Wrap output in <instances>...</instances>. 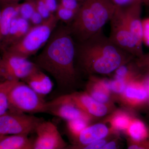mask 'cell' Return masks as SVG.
<instances>
[{
    "instance_id": "52a82bcc",
    "label": "cell",
    "mask_w": 149,
    "mask_h": 149,
    "mask_svg": "<svg viewBox=\"0 0 149 149\" xmlns=\"http://www.w3.org/2000/svg\"><path fill=\"white\" fill-rule=\"evenodd\" d=\"M110 22V40L123 50L139 58L140 55L126 24L122 8L116 6Z\"/></svg>"
},
{
    "instance_id": "30bf717a",
    "label": "cell",
    "mask_w": 149,
    "mask_h": 149,
    "mask_svg": "<svg viewBox=\"0 0 149 149\" xmlns=\"http://www.w3.org/2000/svg\"><path fill=\"white\" fill-rule=\"evenodd\" d=\"M67 121L83 118L92 121L93 119L72 101L69 94L63 95L47 103V112Z\"/></svg>"
},
{
    "instance_id": "5bb4252c",
    "label": "cell",
    "mask_w": 149,
    "mask_h": 149,
    "mask_svg": "<svg viewBox=\"0 0 149 149\" xmlns=\"http://www.w3.org/2000/svg\"><path fill=\"white\" fill-rule=\"evenodd\" d=\"M111 133L105 123L90 125L73 139V149H81L93 142L106 138Z\"/></svg>"
},
{
    "instance_id": "484cf974",
    "label": "cell",
    "mask_w": 149,
    "mask_h": 149,
    "mask_svg": "<svg viewBox=\"0 0 149 149\" xmlns=\"http://www.w3.org/2000/svg\"><path fill=\"white\" fill-rule=\"evenodd\" d=\"M135 61L146 78L149 77V53L144 54L140 58H136Z\"/></svg>"
},
{
    "instance_id": "ac0fdd59",
    "label": "cell",
    "mask_w": 149,
    "mask_h": 149,
    "mask_svg": "<svg viewBox=\"0 0 149 149\" xmlns=\"http://www.w3.org/2000/svg\"><path fill=\"white\" fill-rule=\"evenodd\" d=\"M135 113L123 108L116 109L105 117L104 122L108 123L112 134H119L120 132H124L130 125L133 118L135 116Z\"/></svg>"
},
{
    "instance_id": "2e32d148",
    "label": "cell",
    "mask_w": 149,
    "mask_h": 149,
    "mask_svg": "<svg viewBox=\"0 0 149 149\" xmlns=\"http://www.w3.org/2000/svg\"><path fill=\"white\" fill-rule=\"evenodd\" d=\"M22 81L43 97L50 93L53 88V83L50 78L37 66Z\"/></svg>"
},
{
    "instance_id": "8992f818",
    "label": "cell",
    "mask_w": 149,
    "mask_h": 149,
    "mask_svg": "<svg viewBox=\"0 0 149 149\" xmlns=\"http://www.w3.org/2000/svg\"><path fill=\"white\" fill-rule=\"evenodd\" d=\"M42 118L21 113L8 111L0 116V136L28 135L35 131Z\"/></svg>"
},
{
    "instance_id": "4fadbf2b",
    "label": "cell",
    "mask_w": 149,
    "mask_h": 149,
    "mask_svg": "<svg viewBox=\"0 0 149 149\" xmlns=\"http://www.w3.org/2000/svg\"><path fill=\"white\" fill-rule=\"evenodd\" d=\"M143 6V5L141 3H136L125 7H121L126 24L136 45L140 58L144 54L143 49V21L141 19Z\"/></svg>"
},
{
    "instance_id": "d4e9b609",
    "label": "cell",
    "mask_w": 149,
    "mask_h": 149,
    "mask_svg": "<svg viewBox=\"0 0 149 149\" xmlns=\"http://www.w3.org/2000/svg\"><path fill=\"white\" fill-rule=\"evenodd\" d=\"M55 13L59 20L69 24L74 19L77 12L65 8L58 4Z\"/></svg>"
},
{
    "instance_id": "9a60e30c",
    "label": "cell",
    "mask_w": 149,
    "mask_h": 149,
    "mask_svg": "<svg viewBox=\"0 0 149 149\" xmlns=\"http://www.w3.org/2000/svg\"><path fill=\"white\" fill-rule=\"evenodd\" d=\"M85 89V92L97 101L115 106V99L108 88L105 79L99 78L96 75L89 76Z\"/></svg>"
},
{
    "instance_id": "e0dca14e",
    "label": "cell",
    "mask_w": 149,
    "mask_h": 149,
    "mask_svg": "<svg viewBox=\"0 0 149 149\" xmlns=\"http://www.w3.org/2000/svg\"><path fill=\"white\" fill-rule=\"evenodd\" d=\"M31 27L29 20L19 15L15 17L12 20L8 35L0 44L1 49L4 51L21 40Z\"/></svg>"
},
{
    "instance_id": "4dcf8cb0",
    "label": "cell",
    "mask_w": 149,
    "mask_h": 149,
    "mask_svg": "<svg viewBox=\"0 0 149 149\" xmlns=\"http://www.w3.org/2000/svg\"><path fill=\"white\" fill-rule=\"evenodd\" d=\"M44 20L45 19L43 18L42 16L36 10L32 14L31 17L29 18V21L33 24V26H36L41 24Z\"/></svg>"
},
{
    "instance_id": "83f0119b",
    "label": "cell",
    "mask_w": 149,
    "mask_h": 149,
    "mask_svg": "<svg viewBox=\"0 0 149 149\" xmlns=\"http://www.w3.org/2000/svg\"><path fill=\"white\" fill-rule=\"evenodd\" d=\"M36 6V10L41 15L44 19L49 18L51 15V13L47 8L44 0H34Z\"/></svg>"
},
{
    "instance_id": "4316f807",
    "label": "cell",
    "mask_w": 149,
    "mask_h": 149,
    "mask_svg": "<svg viewBox=\"0 0 149 149\" xmlns=\"http://www.w3.org/2000/svg\"><path fill=\"white\" fill-rule=\"evenodd\" d=\"M116 6L125 7L135 4L141 3L143 5L149 6V0H111Z\"/></svg>"
},
{
    "instance_id": "277c9868",
    "label": "cell",
    "mask_w": 149,
    "mask_h": 149,
    "mask_svg": "<svg viewBox=\"0 0 149 149\" xmlns=\"http://www.w3.org/2000/svg\"><path fill=\"white\" fill-rule=\"evenodd\" d=\"M58 21L55 14H52L41 24L31 27L21 40L3 51L28 59L45 46L57 27Z\"/></svg>"
},
{
    "instance_id": "9c48e42d",
    "label": "cell",
    "mask_w": 149,
    "mask_h": 149,
    "mask_svg": "<svg viewBox=\"0 0 149 149\" xmlns=\"http://www.w3.org/2000/svg\"><path fill=\"white\" fill-rule=\"evenodd\" d=\"M2 75L4 80L23 81L37 67L33 62L7 51L1 58Z\"/></svg>"
},
{
    "instance_id": "603a6c76",
    "label": "cell",
    "mask_w": 149,
    "mask_h": 149,
    "mask_svg": "<svg viewBox=\"0 0 149 149\" xmlns=\"http://www.w3.org/2000/svg\"><path fill=\"white\" fill-rule=\"evenodd\" d=\"M67 122L68 129L73 139L78 136L83 129L90 125L91 121L83 118H78Z\"/></svg>"
},
{
    "instance_id": "44dd1931",
    "label": "cell",
    "mask_w": 149,
    "mask_h": 149,
    "mask_svg": "<svg viewBox=\"0 0 149 149\" xmlns=\"http://www.w3.org/2000/svg\"><path fill=\"white\" fill-rule=\"evenodd\" d=\"M23 134L3 136L0 138V149H33L34 141Z\"/></svg>"
},
{
    "instance_id": "8d00e7d4",
    "label": "cell",
    "mask_w": 149,
    "mask_h": 149,
    "mask_svg": "<svg viewBox=\"0 0 149 149\" xmlns=\"http://www.w3.org/2000/svg\"><path fill=\"white\" fill-rule=\"evenodd\" d=\"M1 10H0V19H1Z\"/></svg>"
},
{
    "instance_id": "5b68a950",
    "label": "cell",
    "mask_w": 149,
    "mask_h": 149,
    "mask_svg": "<svg viewBox=\"0 0 149 149\" xmlns=\"http://www.w3.org/2000/svg\"><path fill=\"white\" fill-rule=\"evenodd\" d=\"M44 97L22 81H17L9 95L8 111L24 113L47 112Z\"/></svg>"
},
{
    "instance_id": "f1b7e54d",
    "label": "cell",
    "mask_w": 149,
    "mask_h": 149,
    "mask_svg": "<svg viewBox=\"0 0 149 149\" xmlns=\"http://www.w3.org/2000/svg\"><path fill=\"white\" fill-rule=\"evenodd\" d=\"M80 2L78 0H60L59 4L65 8L77 12L81 5Z\"/></svg>"
},
{
    "instance_id": "7a4b0ae2",
    "label": "cell",
    "mask_w": 149,
    "mask_h": 149,
    "mask_svg": "<svg viewBox=\"0 0 149 149\" xmlns=\"http://www.w3.org/2000/svg\"><path fill=\"white\" fill-rule=\"evenodd\" d=\"M135 57L116 45L103 30L85 41L75 42V63L85 75H112Z\"/></svg>"
},
{
    "instance_id": "e575fe53",
    "label": "cell",
    "mask_w": 149,
    "mask_h": 149,
    "mask_svg": "<svg viewBox=\"0 0 149 149\" xmlns=\"http://www.w3.org/2000/svg\"><path fill=\"white\" fill-rule=\"evenodd\" d=\"M4 80L2 75V70H1V58H0V81H2L1 80Z\"/></svg>"
},
{
    "instance_id": "ffe728a7",
    "label": "cell",
    "mask_w": 149,
    "mask_h": 149,
    "mask_svg": "<svg viewBox=\"0 0 149 149\" xmlns=\"http://www.w3.org/2000/svg\"><path fill=\"white\" fill-rule=\"evenodd\" d=\"M19 3H13L3 6L0 19V44L8 35L12 20L18 16Z\"/></svg>"
},
{
    "instance_id": "6da1fadb",
    "label": "cell",
    "mask_w": 149,
    "mask_h": 149,
    "mask_svg": "<svg viewBox=\"0 0 149 149\" xmlns=\"http://www.w3.org/2000/svg\"><path fill=\"white\" fill-rule=\"evenodd\" d=\"M75 42L68 25L56 27L33 62L54 77L58 87L72 90L77 85Z\"/></svg>"
},
{
    "instance_id": "3957f363",
    "label": "cell",
    "mask_w": 149,
    "mask_h": 149,
    "mask_svg": "<svg viewBox=\"0 0 149 149\" xmlns=\"http://www.w3.org/2000/svg\"><path fill=\"white\" fill-rule=\"evenodd\" d=\"M111 0H84L74 19L68 24L75 42L85 41L103 30L113 15Z\"/></svg>"
},
{
    "instance_id": "d6a6232c",
    "label": "cell",
    "mask_w": 149,
    "mask_h": 149,
    "mask_svg": "<svg viewBox=\"0 0 149 149\" xmlns=\"http://www.w3.org/2000/svg\"><path fill=\"white\" fill-rule=\"evenodd\" d=\"M20 1L22 0H0V3L4 6L8 4L18 3L19 1ZM25 1H28V0H25Z\"/></svg>"
},
{
    "instance_id": "d6986e66",
    "label": "cell",
    "mask_w": 149,
    "mask_h": 149,
    "mask_svg": "<svg viewBox=\"0 0 149 149\" xmlns=\"http://www.w3.org/2000/svg\"><path fill=\"white\" fill-rule=\"evenodd\" d=\"M127 139L133 142H141L149 140V126L143 120L135 116L128 128L123 132Z\"/></svg>"
},
{
    "instance_id": "d590c367",
    "label": "cell",
    "mask_w": 149,
    "mask_h": 149,
    "mask_svg": "<svg viewBox=\"0 0 149 149\" xmlns=\"http://www.w3.org/2000/svg\"><path fill=\"white\" fill-rule=\"evenodd\" d=\"M80 2H83V1H84V0H78Z\"/></svg>"
},
{
    "instance_id": "836d02e7",
    "label": "cell",
    "mask_w": 149,
    "mask_h": 149,
    "mask_svg": "<svg viewBox=\"0 0 149 149\" xmlns=\"http://www.w3.org/2000/svg\"><path fill=\"white\" fill-rule=\"evenodd\" d=\"M146 81L147 83H148V87L149 91V77H148V78H147ZM144 110L146 111V112L147 116H148V117L149 118V97L148 102H147L146 106V108H145V109H144Z\"/></svg>"
},
{
    "instance_id": "f546056e",
    "label": "cell",
    "mask_w": 149,
    "mask_h": 149,
    "mask_svg": "<svg viewBox=\"0 0 149 149\" xmlns=\"http://www.w3.org/2000/svg\"><path fill=\"white\" fill-rule=\"evenodd\" d=\"M119 135H116L114 138H112L102 149H116L119 148Z\"/></svg>"
},
{
    "instance_id": "1f68e13d",
    "label": "cell",
    "mask_w": 149,
    "mask_h": 149,
    "mask_svg": "<svg viewBox=\"0 0 149 149\" xmlns=\"http://www.w3.org/2000/svg\"><path fill=\"white\" fill-rule=\"evenodd\" d=\"M44 1L51 14H54L56 12L58 5L56 0H44Z\"/></svg>"
},
{
    "instance_id": "ba28073f",
    "label": "cell",
    "mask_w": 149,
    "mask_h": 149,
    "mask_svg": "<svg viewBox=\"0 0 149 149\" xmlns=\"http://www.w3.org/2000/svg\"><path fill=\"white\" fill-rule=\"evenodd\" d=\"M149 97L146 79H141L128 83L116 101L119 102L123 108L136 113L145 109Z\"/></svg>"
},
{
    "instance_id": "7c38bea8",
    "label": "cell",
    "mask_w": 149,
    "mask_h": 149,
    "mask_svg": "<svg viewBox=\"0 0 149 149\" xmlns=\"http://www.w3.org/2000/svg\"><path fill=\"white\" fill-rule=\"evenodd\" d=\"M72 101L79 108L94 120L106 117L116 109L115 106L101 103L84 92L69 93Z\"/></svg>"
},
{
    "instance_id": "8fae6325",
    "label": "cell",
    "mask_w": 149,
    "mask_h": 149,
    "mask_svg": "<svg viewBox=\"0 0 149 149\" xmlns=\"http://www.w3.org/2000/svg\"><path fill=\"white\" fill-rule=\"evenodd\" d=\"M37 137L33 149H63L67 145L57 126L51 121L42 120L35 130Z\"/></svg>"
},
{
    "instance_id": "7402d4cb",
    "label": "cell",
    "mask_w": 149,
    "mask_h": 149,
    "mask_svg": "<svg viewBox=\"0 0 149 149\" xmlns=\"http://www.w3.org/2000/svg\"><path fill=\"white\" fill-rule=\"evenodd\" d=\"M17 81L4 80L0 81V116L9 110V95L11 88Z\"/></svg>"
},
{
    "instance_id": "74e56055",
    "label": "cell",
    "mask_w": 149,
    "mask_h": 149,
    "mask_svg": "<svg viewBox=\"0 0 149 149\" xmlns=\"http://www.w3.org/2000/svg\"><path fill=\"white\" fill-rule=\"evenodd\" d=\"M1 137H2V136H0V138H1Z\"/></svg>"
},
{
    "instance_id": "cb8c5ba5",
    "label": "cell",
    "mask_w": 149,
    "mask_h": 149,
    "mask_svg": "<svg viewBox=\"0 0 149 149\" xmlns=\"http://www.w3.org/2000/svg\"><path fill=\"white\" fill-rule=\"evenodd\" d=\"M36 10L34 0H28L19 3V15L23 18L29 20L32 14Z\"/></svg>"
}]
</instances>
